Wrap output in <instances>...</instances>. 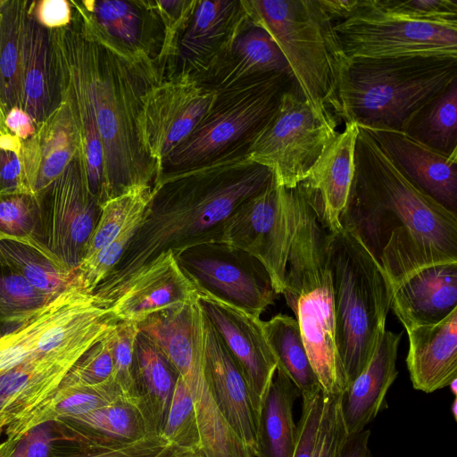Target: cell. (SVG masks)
<instances>
[{
    "instance_id": "obj_60",
    "label": "cell",
    "mask_w": 457,
    "mask_h": 457,
    "mask_svg": "<svg viewBox=\"0 0 457 457\" xmlns=\"http://www.w3.org/2000/svg\"><path fill=\"white\" fill-rule=\"evenodd\" d=\"M12 422L11 416L4 411H0V433Z\"/></svg>"
},
{
    "instance_id": "obj_30",
    "label": "cell",
    "mask_w": 457,
    "mask_h": 457,
    "mask_svg": "<svg viewBox=\"0 0 457 457\" xmlns=\"http://www.w3.org/2000/svg\"><path fill=\"white\" fill-rule=\"evenodd\" d=\"M274 73L293 77L286 58L273 38L262 28L249 21L203 85L220 90Z\"/></svg>"
},
{
    "instance_id": "obj_64",
    "label": "cell",
    "mask_w": 457,
    "mask_h": 457,
    "mask_svg": "<svg viewBox=\"0 0 457 457\" xmlns=\"http://www.w3.org/2000/svg\"><path fill=\"white\" fill-rule=\"evenodd\" d=\"M2 239V237L0 236V240Z\"/></svg>"
},
{
    "instance_id": "obj_25",
    "label": "cell",
    "mask_w": 457,
    "mask_h": 457,
    "mask_svg": "<svg viewBox=\"0 0 457 457\" xmlns=\"http://www.w3.org/2000/svg\"><path fill=\"white\" fill-rule=\"evenodd\" d=\"M22 89V109L37 128L62 104L52 30L40 25L28 9L23 25Z\"/></svg>"
},
{
    "instance_id": "obj_34",
    "label": "cell",
    "mask_w": 457,
    "mask_h": 457,
    "mask_svg": "<svg viewBox=\"0 0 457 457\" xmlns=\"http://www.w3.org/2000/svg\"><path fill=\"white\" fill-rule=\"evenodd\" d=\"M124 395L112 379L94 386L61 385L52 397L16 427L5 429L7 440L18 441L32 428L62 418L79 416Z\"/></svg>"
},
{
    "instance_id": "obj_39",
    "label": "cell",
    "mask_w": 457,
    "mask_h": 457,
    "mask_svg": "<svg viewBox=\"0 0 457 457\" xmlns=\"http://www.w3.org/2000/svg\"><path fill=\"white\" fill-rule=\"evenodd\" d=\"M53 300L33 287L0 253V337L21 326Z\"/></svg>"
},
{
    "instance_id": "obj_38",
    "label": "cell",
    "mask_w": 457,
    "mask_h": 457,
    "mask_svg": "<svg viewBox=\"0 0 457 457\" xmlns=\"http://www.w3.org/2000/svg\"><path fill=\"white\" fill-rule=\"evenodd\" d=\"M403 132L445 154L457 153V79L420 110Z\"/></svg>"
},
{
    "instance_id": "obj_54",
    "label": "cell",
    "mask_w": 457,
    "mask_h": 457,
    "mask_svg": "<svg viewBox=\"0 0 457 457\" xmlns=\"http://www.w3.org/2000/svg\"><path fill=\"white\" fill-rule=\"evenodd\" d=\"M5 125L21 140L30 138L37 129L32 119L21 108H12L6 112Z\"/></svg>"
},
{
    "instance_id": "obj_52",
    "label": "cell",
    "mask_w": 457,
    "mask_h": 457,
    "mask_svg": "<svg viewBox=\"0 0 457 457\" xmlns=\"http://www.w3.org/2000/svg\"><path fill=\"white\" fill-rule=\"evenodd\" d=\"M169 445L159 435L120 447L87 446L67 457H157Z\"/></svg>"
},
{
    "instance_id": "obj_15",
    "label": "cell",
    "mask_w": 457,
    "mask_h": 457,
    "mask_svg": "<svg viewBox=\"0 0 457 457\" xmlns=\"http://www.w3.org/2000/svg\"><path fill=\"white\" fill-rule=\"evenodd\" d=\"M70 2L93 36L132 64L161 75L158 59L163 43V26L154 1Z\"/></svg>"
},
{
    "instance_id": "obj_1",
    "label": "cell",
    "mask_w": 457,
    "mask_h": 457,
    "mask_svg": "<svg viewBox=\"0 0 457 457\" xmlns=\"http://www.w3.org/2000/svg\"><path fill=\"white\" fill-rule=\"evenodd\" d=\"M354 164L340 223L360 237L392 287L424 267L457 262L456 213L415 186L361 128Z\"/></svg>"
},
{
    "instance_id": "obj_59",
    "label": "cell",
    "mask_w": 457,
    "mask_h": 457,
    "mask_svg": "<svg viewBox=\"0 0 457 457\" xmlns=\"http://www.w3.org/2000/svg\"><path fill=\"white\" fill-rule=\"evenodd\" d=\"M6 111L3 103L1 89H0V136L10 133L5 125Z\"/></svg>"
},
{
    "instance_id": "obj_12",
    "label": "cell",
    "mask_w": 457,
    "mask_h": 457,
    "mask_svg": "<svg viewBox=\"0 0 457 457\" xmlns=\"http://www.w3.org/2000/svg\"><path fill=\"white\" fill-rule=\"evenodd\" d=\"M198 292L260 317L278 297L262 263L222 242L204 243L174 254Z\"/></svg>"
},
{
    "instance_id": "obj_23",
    "label": "cell",
    "mask_w": 457,
    "mask_h": 457,
    "mask_svg": "<svg viewBox=\"0 0 457 457\" xmlns=\"http://www.w3.org/2000/svg\"><path fill=\"white\" fill-rule=\"evenodd\" d=\"M345 125V129L337 134L299 184L315 201L330 233L343 229L340 217L346 207L354 178L359 128L353 122Z\"/></svg>"
},
{
    "instance_id": "obj_62",
    "label": "cell",
    "mask_w": 457,
    "mask_h": 457,
    "mask_svg": "<svg viewBox=\"0 0 457 457\" xmlns=\"http://www.w3.org/2000/svg\"><path fill=\"white\" fill-rule=\"evenodd\" d=\"M449 388H450V391L451 393L456 396L457 395V378L453 379L450 384H449Z\"/></svg>"
},
{
    "instance_id": "obj_28",
    "label": "cell",
    "mask_w": 457,
    "mask_h": 457,
    "mask_svg": "<svg viewBox=\"0 0 457 457\" xmlns=\"http://www.w3.org/2000/svg\"><path fill=\"white\" fill-rule=\"evenodd\" d=\"M402 336L385 330L368 365L341 394L348 435L363 430L386 408V393L398 375L395 363Z\"/></svg>"
},
{
    "instance_id": "obj_5",
    "label": "cell",
    "mask_w": 457,
    "mask_h": 457,
    "mask_svg": "<svg viewBox=\"0 0 457 457\" xmlns=\"http://www.w3.org/2000/svg\"><path fill=\"white\" fill-rule=\"evenodd\" d=\"M249 21L266 30L286 58L306 102L324 120H342L340 87L348 60L334 21L319 0H242Z\"/></svg>"
},
{
    "instance_id": "obj_41",
    "label": "cell",
    "mask_w": 457,
    "mask_h": 457,
    "mask_svg": "<svg viewBox=\"0 0 457 457\" xmlns=\"http://www.w3.org/2000/svg\"><path fill=\"white\" fill-rule=\"evenodd\" d=\"M0 236L34 242L45 247L40 204L36 195L29 192L0 194Z\"/></svg>"
},
{
    "instance_id": "obj_16",
    "label": "cell",
    "mask_w": 457,
    "mask_h": 457,
    "mask_svg": "<svg viewBox=\"0 0 457 457\" xmlns=\"http://www.w3.org/2000/svg\"><path fill=\"white\" fill-rule=\"evenodd\" d=\"M216 95L215 89L183 75L163 79L145 94L139 132L145 151L157 163L158 176L164 159L193 132Z\"/></svg>"
},
{
    "instance_id": "obj_44",
    "label": "cell",
    "mask_w": 457,
    "mask_h": 457,
    "mask_svg": "<svg viewBox=\"0 0 457 457\" xmlns=\"http://www.w3.org/2000/svg\"><path fill=\"white\" fill-rule=\"evenodd\" d=\"M198 0L154 1L163 26L158 67L163 79L174 77L179 40L189 25Z\"/></svg>"
},
{
    "instance_id": "obj_10",
    "label": "cell",
    "mask_w": 457,
    "mask_h": 457,
    "mask_svg": "<svg viewBox=\"0 0 457 457\" xmlns=\"http://www.w3.org/2000/svg\"><path fill=\"white\" fill-rule=\"evenodd\" d=\"M334 29L348 61L415 55L457 57V22L389 15L367 8L365 0L354 15L335 22Z\"/></svg>"
},
{
    "instance_id": "obj_57",
    "label": "cell",
    "mask_w": 457,
    "mask_h": 457,
    "mask_svg": "<svg viewBox=\"0 0 457 457\" xmlns=\"http://www.w3.org/2000/svg\"><path fill=\"white\" fill-rule=\"evenodd\" d=\"M200 452L178 448L169 445L157 457H197Z\"/></svg>"
},
{
    "instance_id": "obj_11",
    "label": "cell",
    "mask_w": 457,
    "mask_h": 457,
    "mask_svg": "<svg viewBox=\"0 0 457 457\" xmlns=\"http://www.w3.org/2000/svg\"><path fill=\"white\" fill-rule=\"evenodd\" d=\"M119 320L92 294L73 287L13 331L0 337V376L34 354L90 335H106Z\"/></svg>"
},
{
    "instance_id": "obj_14",
    "label": "cell",
    "mask_w": 457,
    "mask_h": 457,
    "mask_svg": "<svg viewBox=\"0 0 457 457\" xmlns=\"http://www.w3.org/2000/svg\"><path fill=\"white\" fill-rule=\"evenodd\" d=\"M37 196L43 245L73 272L85 258L101 215V205L88 188L81 150Z\"/></svg>"
},
{
    "instance_id": "obj_22",
    "label": "cell",
    "mask_w": 457,
    "mask_h": 457,
    "mask_svg": "<svg viewBox=\"0 0 457 457\" xmlns=\"http://www.w3.org/2000/svg\"><path fill=\"white\" fill-rule=\"evenodd\" d=\"M204 370L212 397L222 416L256 455L258 422L245 380L237 362L205 316Z\"/></svg>"
},
{
    "instance_id": "obj_61",
    "label": "cell",
    "mask_w": 457,
    "mask_h": 457,
    "mask_svg": "<svg viewBox=\"0 0 457 457\" xmlns=\"http://www.w3.org/2000/svg\"><path fill=\"white\" fill-rule=\"evenodd\" d=\"M450 411L455 420H457V399L454 397L453 403L450 406Z\"/></svg>"
},
{
    "instance_id": "obj_63",
    "label": "cell",
    "mask_w": 457,
    "mask_h": 457,
    "mask_svg": "<svg viewBox=\"0 0 457 457\" xmlns=\"http://www.w3.org/2000/svg\"><path fill=\"white\" fill-rule=\"evenodd\" d=\"M197 457H206L204 453L201 451Z\"/></svg>"
},
{
    "instance_id": "obj_49",
    "label": "cell",
    "mask_w": 457,
    "mask_h": 457,
    "mask_svg": "<svg viewBox=\"0 0 457 457\" xmlns=\"http://www.w3.org/2000/svg\"><path fill=\"white\" fill-rule=\"evenodd\" d=\"M138 333L137 323L119 321L113 330L112 378L126 396L133 395L134 345Z\"/></svg>"
},
{
    "instance_id": "obj_37",
    "label": "cell",
    "mask_w": 457,
    "mask_h": 457,
    "mask_svg": "<svg viewBox=\"0 0 457 457\" xmlns=\"http://www.w3.org/2000/svg\"><path fill=\"white\" fill-rule=\"evenodd\" d=\"M267 341L281 369L298 389L307 396L322 390L308 357L295 319L278 314L262 323Z\"/></svg>"
},
{
    "instance_id": "obj_17",
    "label": "cell",
    "mask_w": 457,
    "mask_h": 457,
    "mask_svg": "<svg viewBox=\"0 0 457 457\" xmlns=\"http://www.w3.org/2000/svg\"><path fill=\"white\" fill-rule=\"evenodd\" d=\"M197 303L239 367L257 422L278 361L260 317L197 291Z\"/></svg>"
},
{
    "instance_id": "obj_56",
    "label": "cell",
    "mask_w": 457,
    "mask_h": 457,
    "mask_svg": "<svg viewBox=\"0 0 457 457\" xmlns=\"http://www.w3.org/2000/svg\"><path fill=\"white\" fill-rule=\"evenodd\" d=\"M328 16L336 21L348 19L360 9L361 0H319Z\"/></svg>"
},
{
    "instance_id": "obj_3",
    "label": "cell",
    "mask_w": 457,
    "mask_h": 457,
    "mask_svg": "<svg viewBox=\"0 0 457 457\" xmlns=\"http://www.w3.org/2000/svg\"><path fill=\"white\" fill-rule=\"evenodd\" d=\"M72 13L68 26L51 29L53 44L90 101L104 153L106 202L136 187H153L158 176L141 141L139 117L145 94L163 79L124 59L93 36L73 8Z\"/></svg>"
},
{
    "instance_id": "obj_19",
    "label": "cell",
    "mask_w": 457,
    "mask_h": 457,
    "mask_svg": "<svg viewBox=\"0 0 457 457\" xmlns=\"http://www.w3.org/2000/svg\"><path fill=\"white\" fill-rule=\"evenodd\" d=\"M92 346L90 340L79 338L39 352L0 376V411L20 424L48 401L63 378Z\"/></svg>"
},
{
    "instance_id": "obj_58",
    "label": "cell",
    "mask_w": 457,
    "mask_h": 457,
    "mask_svg": "<svg viewBox=\"0 0 457 457\" xmlns=\"http://www.w3.org/2000/svg\"><path fill=\"white\" fill-rule=\"evenodd\" d=\"M17 443L8 441L7 439L0 443V457H11Z\"/></svg>"
},
{
    "instance_id": "obj_13",
    "label": "cell",
    "mask_w": 457,
    "mask_h": 457,
    "mask_svg": "<svg viewBox=\"0 0 457 457\" xmlns=\"http://www.w3.org/2000/svg\"><path fill=\"white\" fill-rule=\"evenodd\" d=\"M294 230L288 188L279 186L273 177L265 188L245 201L228 219L221 242L259 260L275 292L280 295Z\"/></svg>"
},
{
    "instance_id": "obj_8",
    "label": "cell",
    "mask_w": 457,
    "mask_h": 457,
    "mask_svg": "<svg viewBox=\"0 0 457 457\" xmlns=\"http://www.w3.org/2000/svg\"><path fill=\"white\" fill-rule=\"evenodd\" d=\"M295 83L292 76L274 73L216 90L213 104L193 132L164 159L159 176L246 156L282 95Z\"/></svg>"
},
{
    "instance_id": "obj_26",
    "label": "cell",
    "mask_w": 457,
    "mask_h": 457,
    "mask_svg": "<svg viewBox=\"0 0 457 457\" xmlns=\"http://www.w3.org/2000/svg\"><path fill=\"white\" fill-rule=\"evenodd\" d=\"M81 150L79 129L69 105L61 106L27 140H21L24 170L37 195L53 183Z\"/></svg>"
},
{
    "instance_id": "obj_31",
    "label": "cell",
    "mask_w": 457,
    "mask_h": 457,
    "mask_svg": "<svg viewBox=\"0 0 457 457\" xmlns=\"http://www.w3.org/2000/svg\"><path fill=\"white\" fill-rule=\"evenodd\" d=\"M179 377L162 349L138 330L134 345L132 397L154 435L161 434Z\"/></svg>"
},
{
    "instance_id": "obj_36",
    "label": "cell",
    "mask_w": 457,
    "mask_h": 457,
    "mask_svg": "<svg viewBox=\"0 0 457 457\" xmlns=\"http://www.w3.org/2000/svg\"><path fill=\"white\" fill-rule=\"evenodd\" d=\"M0 253L33 287L53 299L73 287V272L37 243L2 238Z\"/></svg>"
},
{
    "instance_id": "obj_9",
    "label": "cell",
    "mask_w": 457,
    "mask_h": 457,
    "mask_svg": "<svg viewBox=\"0 0 457 457\" xmlns=\"http://www.w3.org/2000/svg\"><path fill=\"white\" fill-rule=\"evenodd\" d=\"M336 128L312 109L295 83L282 95L246 156L270 169L279 186L293 188L337 136Z\"/></svg>"
},
{
    "instance_id": "obj_7",
    "label": "cell",
    "mask_w": 457,
    "mask_h": 457,
    "mask_svg": "<svg viewBox=\"0 0 457 457\" xmlns=\"http://www.w3.org/2000/svg\"><path fill=\"white\" fill-rule=\"evenodd\" d=\"M336 341L348 385L370 362L386 330L392 286L378 261L353 231L330 233Z\"/></svg>"
},
{
    "instance_id": "obj_18",
    "label": "cell",
    "mask_w": 457,
    "mask_h": 457,
    "mask_svg": "<svg viewBox=\"0 0 457 457\" xmlns=\"http://www.w3.org/2000/svg\"><path fill=\"white\" fill-rule=\"evenodd\" d=\"M248 21L242 0H198L179 43L175 75L204 84Z\"/></svg>"
},
{
    "instance_id": "obj_33",
    "label": "cell",
    "mask_w": 457,
    "mask_h": 457,
    "mask_svg": "<svg viewBox=\"0 0 457 457\" xmlns=\"http://www.w3.org/2000/svg\"><path fill=\"white\" fill-rule=\"evenodd\" d=\"M195 403L202 452L206 457H255L220 411L208 386L204 358L179 374Z\"/></svg>"
},
{
    "instance_id": "obj_27",
    "label": "cell",
    "mask_w": 457,
    "mask_h": 457,
    "mask_svg": "<svg viewBox=\"0 0 457 457\" xmlns=\"http://www.w3.org/2000/svg\"><path fill=\"white\" fill-rule=\"evenodd\" d=\"M405 330L406 365L414 389L432 393L457 378V308L438 323Z\"/></svg>"
},
{
    "instance_id": "obj_4",
    "label": "cell",
    "mask_w": 457,
    "mask_h": 457,
    "mask_svg": "<svg viewBox=\"0 0 457 457\" xmlns=\"http://www.w3.org/2000/svg\"><path fill=\"white\" fill-rule=\"evenodd\" d=\"M288 191L295 230L282 294L295 314L323 393L341 395L347 388L348 381L336 341L328 255L330 232L322 221L318 205L299 185Z\"/></svg>"
},
{
    "instance_id": "obj_21",
    "label": "cell",
    "mask_w": 457,
    "mask_h": 457,
    "mask_svg": "<svg viewBox=\"0 0 457 457\" xmlns=\"http://www.w3.org/2000/svg\"><path fill=\"white\" fill-rule=\"evenodd\" d=\"M196 297V288L170 251L144 266L110 307L120 321L138 323L154 313L193 302Z\"/></svg>"
},
{
    "instance_id": "obj_20",
    "label": "cell",
    "mask_w": 457,
    "mask_h": 457,
    "mask_svg": "<svg viewBox=\"0 0 457 457\" xmlns=\"http://www.w3.org/2000/svg\"><path fill=\"white\" fill-rule=\"evenodd\" d=\"M363 129L415 186L456 213L457 153L445 154L400 130Z\"/></svg>"
},
{
    "instance_id": "obj_53",
    "label": "cell",
    "mask_w": 457,
    "mask_h": 457,
    "mask_svg": "<svg viewBox=\"0 0 457 457\" xmlns=\"http://www.w3.org/2000/svg\"><path fill=\"white\" fill-rule=\"evenodd\" d=\"M28 12L43 27L57 29L72 21V7L67 0H40L29 3Z\"/></svg>"
},
{
    "instance_id": "obj_40",
    "label": "cell",
    "mask_w": 457,
    "mask_h": 457,
    "mask_svg": "<svg viewBox=\"0 0 457 457\" xmlns=\"http://www.w3.org/2000/svg\"><path fill=\"white\" fill-rule=\"evenodd\" d=\"M151 192V186L136 187L109 199L101 206V215L89 239L83 261L111 242L134 216L145 212Z\"/></svg>"
},
{
    "instance_id": "obj_55",
    "label": "cell",
    "mask_w": 457,
    "mask_h": 457,
    "mask_svg": "<svg viewBox=\"0 0 457 457\" xmlns=\"http://www.w3.org/2000/svg\"><path fill=\"white\" fill-rule=\"evenodd\" d=\"M370 436L369 429L348 435L339 457H373L369 445Z\"/></svg>"
},
{
    "instance_id": "obj_42",
    "label": "cell",
    "mask_w": 457,
    "mask_h": 457,
    "mask_svg": "<svg viewBox=\"0 0 457 457\" xmlns=\"http://www.w3.org/2000/svg\"><path fill=\"white\" fill-rule=\"evenodd\" d=\"M144 212L134 216L111 242L73 270V287L87 294L94 292L123 256Z\"/></svg>"
},
{
    "instance_id": "obj_46",
    "label": "cell",
    "mask_w": 457,
    "mask_h": 457,
    "mask_svg": "<svg viewBox=\"0 0 457 457\" xmlns=\"http://www.w3.org/2000/svg\"><path fill=\"white\" fill-rule=\"evenodd\" d=\"M113 330L79 358L61 385L94 386L112 379Z\"/></svg>"
},
{
    "instance_id": "obj_50",
    "label": "cell",
    "mask_w": 457,
    "mask_h": 457,
    "mask_svg": "<svg viewBox=\"0 0 457 457\" xmlns=\"http://www.w3.org/2000/svg\"><path fill=\"white\" fill-rule=\"evenodd\" d=\"M19 192L31 193L23 166L21 140L10 132L0 136V194Z\"/></svg>"
},
{
    "instance_id": "obj_48",
    "label": "cell",
    "mask_w": 457,
    "mask_h": 457,
    "mask_svg": "<svg viewBox=\"0 0 457 457\" xmlns=\"http://www.w3.org/2000/svg\"><path fill=\"white\" fill-rule=\"evenodd\" d=\"M347 436L341 409V395L324 394L322 415L312 457H339Z\"/></svg>"
},
{
    "instance_id": "obj_47",
    "label": "cell",
    "mask_w": 457,
    "mask_h": 457,
    "mask_svg": "<svg viewBox=\"0 0 457 457\" xmlns=\"http://www.w3.org/2000/svg\"><path fill=\"white\" fill-rule=\"evenodd\" d=\"M367 8L407 19L457 22L456 0H365Z\"/></svg>"
},
{
    "instance_id": "obj_2",
    "label": "cell",
    "mask_w": 457,
    "mask_h": 457,
    "mask_svg": "<svg viewBox=\"0 0 457 457\" xmlns=\"http://www.w3.org/2000/svg\"><path fill=\"white\" fill-rule=\"evenodd\" d=\"M273 177L247 156L159 176L123 256L92 295L110 307L126 284L162 253L221 242L228 219Z\"/></svg>"
},
{
    "instance_id": "obj_24",
    "label": "cell",
    "mask_w": 457,
    "mask_h": 457,
    "mask_svg": "<svg viewBox=\"0 0 457 457\" xmlns=\"http://www.w3.org/2000/svg\"><path fill=\"white\" fill-rule=\"evenodd\" d=\"M392 289L390 309L405 329L438 323L457 308V262L420 269Z\"/></svg>"
},
{
    "instance_id": "obj_32",
    "label": "cell",
    "mask_w": 457,
    "mask_h": 457,
    "mask_svg": "<svg viewBox=\"0 0 457 457\" xmlns=\"http://www.w3.org/2000/svg\"><path fill=\"white\" fill-rule=\"evenodd\" d=\"M300 393L277 367L258 421L255 457H292L296 445L293 407Z\"/></svg>"
},
{
    "instance_id": "obj_45",
    "label": "cell",
    "mask_w": 457,
    "mask_h": 457,
    "mask_svg": "<svg viewBox=\"0 0 457 457\" xmlns=\"http://www.w3.org/2000/svg\"><path fill=\"white\" fill-rule=\"evenodd\" d=\"M85 447L87 445L70 437L57 421H47L29 430L11 457H67Z\"/></svg>"
},
{
    "instance_id": "obj_43",
    "label": "cell",
    "mask_w": 457,
    "mask_h": 457,
    "mask_svg": "<svg viewBox=\"0 0 457 457\" xmlns=\"http://www.w3.org/2000/svg\"><path fill=\"white\" fill-rule=\"evenodd\" d=\"M160 436L169 445L178 448L202 451L195 403L191 392L180 375Z\"/></svg>"
},
{
    "instance_id": "obj_51",
    "label": "cell",
    "mask_w": 457,
    "mask_h": 457,
    "mask_svg": "<svg viewBox=\"0 0 457 457\" xmlns=\"http://www.w3.org/2000/svg\"><path fill=\"white\" fill-rule=\"evenodd\" d=\"M302 415L296 425V445L292 457H312L322 415V390L302 397Z\"/></svg>"
},
{
    "instance_id": "obj_35",
    "label": "cell",
    "mask_w": 457,
    "mask_h": 457,
    "mask_svg": "<svg viewBox=\"0 0 457 457\" xmlns=\"http://www.w3.org/2000/svg\"><path fill=\"white\" fill-rule=\"evenodd\" d=\"M27 0H0V89L6 112L21 108L23 25Z\"/></svg>"
},
{
    "instance_id": "obj_29",
    "label": "cell",
    "mask_w": 457,
    "mask_h": 457,
    "mask_svg": "<svg viewBox=\"0 0 457 457\" xmlns=\"http://www.w3.org/2000/svg\"><path fill=\"white\" fill-rule=\"evenodd\" d=\"M55 421L70 437L87 446L120 447L154 436L136 399L126 395L86 414Z\"/></svg>"
},
{
    "instance_id": "obj_6",
    "label": "cell",
    "mask_w": 457,
    "mask_h": 457,
    "mask_svg": "<svg viewBox=\"0 0 457 457\" xmlns=\"http://www.w3.org/2000/svg\"><path fill=\"white\" fill-rule=\"evenodd\" d=\"M456 79L453 56L350 60L340 87L342 120L362 129L404 131L417 112Z\"/></svg>"
}]
</instances>
